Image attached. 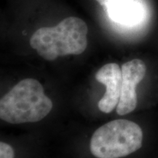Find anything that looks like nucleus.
<instances>
[{"mask_svg": "<svg viewBox=\"0 0 158 158\" xmlns=\"http://www.w3.org/2000/svg\"><path fill=\"white\" fill-rule=\"evenodd\" d=\"M15 154L13 149L9 144L0 143V158H14Z\"/></svg>", "mask_w": 158, "mask_h": 158, "instance_id": "7", "label": "nucleus"}, {"mask_svg": "<svg viewBox=\"0 0 158 158\" xmlns=\"http://www.w3.org/2000/svg\"><path fill=\"white\" fill-rule=\"evenodd\" d=\"M143 132L138 124L116 119L97 129L90 141L91 153L97 158H121L142 147Z\"/></svg>", "mask_w": 158, "mask_h": 158, "instance_id": "3", "label": "nucleus"}, {"mask_svg": "<svg viewBox=\"0 0 158 158\" xmlns=\"http://www.w3.org/2000/svg\"><path fill=\"white\" fill-rule=\"evenodd\" d=\"M87 25L82 19L68 17L55 27L38 29L29 43L42 58L53 61L59 56L82 54L87 47Z\"/></svg>", "mask_w": 158, "mask_h": 158, "instance_id": "1", "label": "nucleus"}, {"mask_svg": "<svg viewBox=\"0 0 158 158\" xmlns=\"http://www.w3.org/2000/svg\"><path fill=\"white\" fill-rule=\"evenodd\" d=\"M122 89L116 113L124 116L131 113L137 106L136 86L145 76L147 68L141 59H135L122 66Z\"/></svg>", "mask_w": 158, "mask_h": 158, "instance_id": "4", "label": "nucleus"}, {"mask_svg": "<svg viewBox=\"0 0 158 158\" xmlns=\"http://www.w3.org/2000/svg\"><path fill=\"white\" fill-rule=\"evenodd\" d=\"M107 10L110 19L123 25L137 24L144 16L143 7L138 0H111Z\"/></svg>", "mask_w": 158, "mask_h": 158, "instance_id": "6", "label": "nucleus"}, {"mask_svg": "<svg viewBox=\"0 0 158 158\" xmlns=\"http://www.w3.org/2000/svg\"><path fill=\"white\" fill-rule=\"evenodd\" d=\"M96 80L104 84L106 93L98 102L102 112L110 113L119 102L122 89V69L116 63H108L101 67L95 75Z\"/></svg>", "mask_w": 158, "mask_h": 158, "instance_id": "5", "label": "nucleus"}, {"mask_svg": "<svg viewBox=\"0 0 158 158\" xmlns=\"http://www.w3.org/2000/svg\"><path fill=\"white\" fill-rule=\"evenodd\" d=\"M52 107V101L45 94L40 83L26 78L2 98L0 118L10 124L37 122L48 115Z\"/></svg>", "mask_w": 158, "mask_h": 158, "instance_id": "2", "label": "nucleus"}, {"mask_svg": "<svg viewBox=\"0 0 158 158\" xmlns=\"http://www.w3.org/2000/svg\"><path fill=\"white\" fill-rule=\"evenodd\" d=\"M95 1L98 2L100 4V5L105 6V7H107L108 3H109L111 0H95Z\"/></svg>", "mask_w": 158, "mask_h": 158, "instance_id": "8", "label": "nucleus"}]
</instances>
